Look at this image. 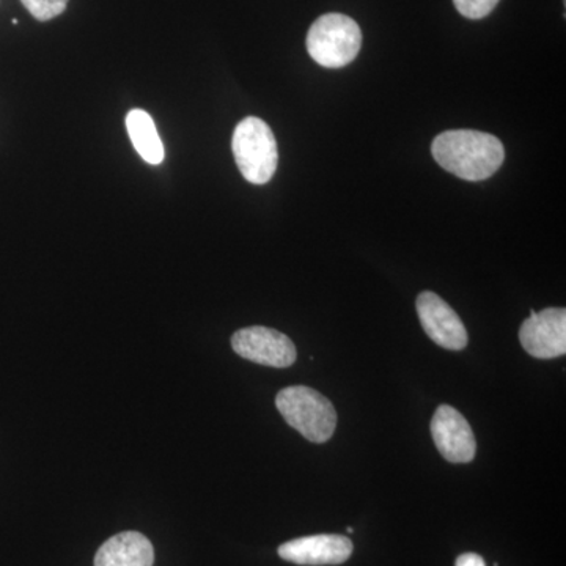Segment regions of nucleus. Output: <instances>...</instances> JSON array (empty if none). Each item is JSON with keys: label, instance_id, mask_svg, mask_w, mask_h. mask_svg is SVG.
<instances>
[{"label": "nucleus", "instance_id": "2", "mask_svg": "<svg viewBox=\"0 0 566 566\" xmlns=\"http://www.w3.org/2000/svg\"><path fill=\"white\" fill-rule=\"evenodd\" d=\"M275 406L286 423L307 441L324 444L333 438L337 412L318 390L305 386L286 387L275 397Z\"/></svg>", "mask_w": 566, "mask_h": 566}, {"label": "nucleus", "instance_id": "5", "mask_svg": "<svg viewBox=\"0 0 566 566\" xmlns=\"http://www.w3.org/2000/svg\"><path fill=\"white\" fill-rule=\"evenodd\" d=\"M232 348L238 356L266 367L286 368L296 363V346L285 334L271 327L252 326L237 331Z\"/></svg>", "mask_w": 566, "mask_h": 566}, {"label": "nucleus", "instance_id": "3", "mask_svg": "<svg viewBox=\"0 0 566 566\" xmlns=\"http://www.w3.org/2000/svg\"><path fill=\"white\" fill-rule=\"evenodd\" d=\"M308 54L324 69H344L359 55L363 32L353 18L327 13L312 24L307 33Z\"/></svg>", "mask_w": 566, "mask_h": 566}, {"label": "nucleus", "instance_id": "11", "mask_svg": "<svg viewBox=\"0 0 566 566\" xmlns=\"http://www.w3.org/2000/svg\"><path fill=\"white\" fill-rule=\"evenodd\" d=\"M126 128H128L134 148L144 161L151 164V166H158L164 161L163 140L148 112L142 109L129 112L126 115Z\"/></svg>", "mask_w": 566, "mask_h": 566}, {"label": "nucleus", "instance_id": "10", "mask_svg": "<svg viewBox=\"0 0 566 566\" xmlns=\"http://www.w3.org/2000/svg\"><path fill=\"white\" fill-rule=\"evenodd\" d=\"M155 549L140 532H122L107 539L95 556V566H153Z\"/></svg>", "mask_w": 566, "mask_h": 566}, {"label": "nucleus", "instance_id": "9", "mask_svg": "<svg viewBox=\"0 0 566 566\" xmlns=\"http://www.w3.org/2000/svg\"><path fill=\"white\" fill-rule=\"evenodd\" d=\"M353 542L344 535L303 536L283 543L279 556L296 565L323 566L345 564L353 554Z\"/></svg>", "mask_w": 566, "mask_h": 566}, {"label": "nucleus", "instance_id": "13", "mask_svg": "<svg viewBox=\"0 0 566 566\" xmlns=\"http://www.w3.org/2000/svg\"><path fill=\"white\" fill-rule=\"evenodd\" d=\"M501 0H453L457 10L469 20H482L497 7Z\"/></svg>", "mask_w": 566, "mask_h": 566}, {"label": "nucleus", "instance_id": "15", "mask_svg": "<svg viewBox=\"0 0 566 566\" xmlns=\"http://www.w3.org/2000/svg\"><path fill=\"white\" fill-rule=\"evenodd\" d=\"M11 24L18 25V20H11Z\"/></svg>", "mask_w": 566, "mask_h": 566}, {"label": "nucleus", "instance_id": "8", "mask_svg": "<svg viewBox=\"0 0 566 566\" xmlns=\"http://www.w3.org/2000/svg\"><path fill=\"white\" fill-rule=\"evenodd\" d=\"M417 315L428 337L436 345L452 352H461L468 345V331L457 312L433 292L417 297Z\"/></svg>", "mask_w": 566, "mask_h": 566}, {"label": "nucleus", "instance_id": "7", "mask_svg": "<svg viewBox=\"0 0 566 566\" xmlns=\"http://www.w3.org/2000/svg\"><path fill=\"white\" fill-rule=\"evenodd\" d=\"M431 436L439 453L449 463H471L475 458L476 442L471 424L464 416L449 405L436 409L431 420Z\"/></svg>", "mask_w": 566, "mask_h": 566}, {"label": "nucleus", "instance_id": "12", "mask_svg": "<svg viewBox=\"0 0 566 566\" xmlns=\"http://www.w3.org/2000/svg\"><path fill=\"white\" fill-rule=\"evenodd\" d=\"M21 2L29 13L41 22L61 17L69 6V0H21Z\"/></svg>", "mask_w": 566, "mask_h": 566}, {"label": "nucleus", "instance_id": "4", "mask_svg": "<svg viewBox=\"0 0 566 566\" xmlns=\"http://www.w3.org/2000/svg\"><path fill=\"white\" fill-rule=\"evenodd\" d=\"M234 161L241 175L252 185H266L279 164L277 142L262 118L248 117L233 133Z\"/></svg>", "mask_w": 566, "mask_h": 566}, {"label": "nucleus", "instance_id": "1", "mask_svg": "<svg viewBox=\"0 0 566 566\" xmlns=\"http://www.w3.org/2000/svg\"><path fill=\"white\" fill-rule=\"evenodd\" d=\"M431 153L442 169L468 181L493 177L505 159L504 145L497 137L472 129L439 134Z\"/></svg>", "mask_w": 566, "mask_h": 566}, {"label": "nucleus", "instance_id": "6", "mask_svg": "<svg viewBox=\"0 0 566 566\" xmlns=\"http://www.w3.org/2000/svg\"><path fill=\"white\" fill-rule=\"evenodd\" d=\"M520 342L536 359H556L566 353V311L549 307L531 316L521 324Z\"/></svg>", "mask_w": 566, "mask_h": 566}, {"label": "nucleus", "instance_id": "14", "mask_svg": "<svg viewBox=\"0 0 566 566\" xmlns=\"http://www.w3.org/2000/svg\"><path fill=\"white\" fill-rule=\"evenodd\" d=\"M455 566H486V564L479 554L468 553L457 558Z\"/></svg>", "mask_w": 566, "mask_h": 566}]
</instances>
